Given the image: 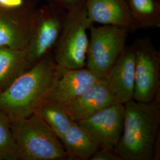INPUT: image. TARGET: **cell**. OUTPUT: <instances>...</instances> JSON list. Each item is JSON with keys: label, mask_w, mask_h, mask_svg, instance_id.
<instances>
[{"label": "cell", "mask_w": 160, "mask_h": 160, "mask_svg": "<svg viewBox=\"0 0 160 160\" xmlns=\"http://www.w3.org/2000/svg\"><path fill=\"white\" fill-rule=\"evenodd\" d=\"M123 107V131L116 152L121 160H152L160 135V94L148 103L132 99Z\"/></svg>", "instance_id": "cell-1"}, {"label": "cell", "mask_w": 160, "mask_h": 160, "mask_svg": "<svg viewBox=\"0 0 160 160\" xmlns=\"http://www.w3.org/2000/svg\"><path fill=\"white\" fill-rule=\"evenodd\" d=\"M58 64L49 55L33 65L0 92V112L9 119L28 118L46 100Z\"/></svg>", "instance_id": "cell-2"}, {"label": "cell", "mask_w": 160, "mask_h": 160, "mask_svg": "<svg viewBox=\"0 0 160 160\" xmlns=\"http://www.w3.org/2000/svg\"><path fill=\"white\" fill-rule=\"evenodd\" d=\"M18 160H70L61 140L38 113L10 119Z\"/></svg>", "instance_id": "cell-3"}, {"label": "cell", "mask_w": 160, "mask_h": 160, "mask_svg": "<svg viewBox=\"0 0 160 160\" xmlns=\"http://www.w3.org/2000/svg\"><path fill=\"white\" fill-rule=\"evenodd\" d=\"M91 26L85 3L67 11L63 29L54 49L53 58L58 65L71 69L86 67L89 41L87 30Z\"/></svg>", "instance_id": "cell-4"}, {"label": "cell", "mask_w": 160, "mask_h": 160, "mask_svg": "<svg viewBox=\"0 0 160 160\" xmlns=\"http://www.w3.org/2000/svg\"><path fill=\"white\" fill-rule=\"evenodd\" d=\"M90 37L86 54V67L100 79H104L126 46L129 31L111 25L88 29Z\"/></svg>", "instance_id": "cell-5"}, {"label": "cell", "mask_w": 160, "mask_h": 160, "mask_svg": "<svg viewBox=\"0 0 160 160\" xmlns=\"http://www.w3.org/2000/svg\"><path fill=\"white\" fill-rule=\"evenodd\" d=\"M67 10L57 4L45 6L36 11L28 43L27 57L32 65L50 54L60 38Z\"/></svg>", "instance_id": "cell-6"}, {"label": "cell", "mask_w": 160, "mask_h": 160, "mask_svg": "<svg viewBox=\"0 0 160 160\" xmlns=\"http://www.w3.org/2000/svg\"><path fill=\"white\" fill-rule=\"evenodd\" d=\"M135 81L133 99L143 103L160 94V53L152 40L145 37L135 40Z\"/></svg>", "instance_id": "cell-7"}, {"label": "cell", "mask_w": 160, "mask_h": 160, "mask_svg": "<svg viewBox=\"0 0 160 160\" xmlns=\"http://www.w3.org/2000/svg\"><path fill=\"white\" fill-rule=\"evenodd\" d=\"M123 104L116 103L76 122L100 148H114L123 131Z\"/></svg>", "instance_id": "cell-8"}, {"label": "cell", "mask_w": 160, "mask_h": 160, "mask_svg": "<svg viewBox=\"0 0 160 160\" xmlns=\"http://www.w3.org/2000/svg\"><path fill=\"white\" fill-rule=\"evenodd\" d=\"M88 69H71L58 65L57 76L46 101L63 110L99 80Z\"/></svg>", "instance_id": "cell-9"}, {"label": "cell", "mask_w": 160, "mask_h": 160, "mask_svg": "<svg viewBox=\"0 0 160 160\" xmlns=\"http://www.w3.org/2000/svg\"><path fill=\"white\" fill-rule=\"evenodd\" d=\"M0 7V48L25 49L29 42L36 10Z\"/></svg>", "instance_id": "cell-10"}, {"label": "cell", "mask_w": 160, "mask_h": 160, "mask_svg": "<svg viewBox=\"0 0 160 160\" xmlns=\"http://www.w3.org/2000/svg\"><path fill=\"white\" fill-rule=\"evenodd\" d=\"M104 80L118 103L124 104L133 99L135 81V52L133 44L125 46Z\"/></svg>", "instance_id": "cell-11"}, {"label": "cell", "mask_w": 160, "mask_h": 160, "mask_svg": "<svg viewBox=\"0 0 160 160\" xmlns=\"http://www.w3.org/2000/svg\"><path fill=\"white\" fill-rule=\"evenodd\" d=\"M86 13L90 23H99L137 30L126 0H86Z\"/></svg>", "instance_id": "cell-12"}, {"label": "cell", "mask_w": 160, "mask_h": 160, "mask_svg": "<svg viewBox=\"0 0 160 160\" xmlns=\"http://www.w3.org/2000/svg\"><path fill=\"white\" fill-rule=\"evenodd\" d=\"M118 103L109 92L104 79L99 80L64 109L74 122L88 118Z\"/></svg>", "instance_id": "cell-13"}, {"label": "cell", "mask_w": 160, "mask_h": 160, "mask_svg": "<svg viewBox=\"0 0 160 160\" xmlns=\"http://www.w3.org/2000/svg\"><path fill=\"white\" fill-rule=\"evenodd\" d=\"M33 65L26 49L0 48V92Z\"/></svg>", "instance_id": "cell-14"}, {"label": "cell", "mask_w": 160, "mask_h": 160, "mask_svg": "<svg viewBox=\"0 0 160 160\" xmlns=\"http://www.w3.org/2000/svg\"><path fill=\"white\" fill-rule=\"evenodd\" d=\"M61 142L70 160H88L100 147L76 122H73Z\"/></svg>", "instance_id": "cell-15"}, {"label": "cell", "mask_w": 160, "mask_h": 160, "mask_svg": "<svg viewBox=\"0 0 160 160\" xmlns=\"http://www.w3.org/2000/svg\"><path fill=\"white\" fill-rule=\"evenodd\" d=\"M136 29L160 28V0H126Z\"/></svg>", "instance_id": "cell-16"}, {"label": "cell", "mask_w": 160, "mask_h": 160, "mask_svg": "<svg viewBox=\"0 0 160 160\" xmlns=\"http://www.w3.org/2000/svg\"><path fill=\"white\" fill-rule=\"evenodd\" d=\"M36 113L46 121L61 141L74 122L63 109L46 100Z\"/></svg>", "instance_id": "cell-17"}, {"label": "cell", "mask_w": 160, "mask_h": 160, "mask_svg": "<svg viewBox=\"0 0 160 160\" xmlns=\"http://www.w3.org/2000/svg\"><path fill=\"white\" fill-rule=\"evenodd\" d=\"M18 160L10 119L0 112V160Z\"/></svg>", "instance_id": "cell-18"}, {"label": "cell", "mask_w": 160, "mask_h": 160, "mask_svg": "<svg viewBox=\"0 0 160 160\" xmlns=\"http://www.w3.org/2000/svg\"><path fill=\"white\" fill-rule=\"evenodd\" d=\"M90 160H121L114 148H100L90 158Z\"/></svg>", "instance_id": "cell-19"}, {"label": "cell", "mask_w": 160, "mask_h": 160, "mask_svg": "<svg viewBox=\"0 0 160 160\" xmlns=\"http://www.w3.org/2000/svg\"><path fill=\"white\" fill-rule=\"evenodd\" d=\"M55 3L62 7L67 11L84 4L86 0H54Z\"/></svg>", "instance_id": "cell-20"}, {"label": "cell", "mask_w": 160, "mask_h": 160, "mask_svg": "<svg viewBox=\"0 0 160 160\" xmlns=\"http://www.w3.org/2000/svg\"><path fill=\"white\" fill-rule=\"evenodd\" d=\"M24 5V0H0V7L7 9H14Z\"/></svg>", "instance_id": "cell-21"}, {"label": "cell", "mask_w": 160, "mask_h": 160, "mask_svg": "<svg viewBox=\"0 0 160 160\" xmlns=\"http://www.w3.org/2000/svg\"><path fill=\"white\" fill-rule=\"evenodd\" d=\"M160 135L158 136L155 141L154 149V154L152 160H159L160 159Z\"/></svg>", "instance_id": "cell-22"}]
</instances>
